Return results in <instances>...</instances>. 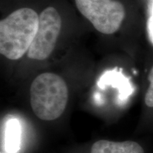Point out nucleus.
Masks as SVG:
<instances>
[{
	"label": "nucleus",
	"instance_id": "obj_1",
	"mask_svg": "<svg viewBox=\"0 0 153 153\" xmlns=\"http://www.w3.org/2000/svg\"><path fill=\"white\" fill-rule=\"evenodd\" d=\"M39 15L30 8L13 11L0 22V53L7 59L22 58L36 35Z\"/></svg>",
	"mask_w": 153,
	"mask_h": 153
},
{
	"label": "nucleus",
	"instance_id": "obj_2",
	"mask_svg": "<svg viewBox=\"0 0 153 153\" xmlns=\"http://www.w3.org/2000/svg\"><path fill=\"white\" fill-rule=\"evenodd\" d=\"M69 91L65 81L58 74L44 72L32 82L30 106L39 119L46 121L58 118L65 110Z\"/></svg>",
	"mask_w": 153,
	"mask_h": 153
},
{
	"label": "nucleus",
	"instance_id": "obj_3",
	"mask_svg": "<svg viewBox=\"0 0 153 153\" xmlns=\"http://www.w3.org/2000/svg\"><path fill=\"white\" fill-rule=\"evenodd\" d=\"M79 12L101 33L113 34L125 18L123 4L114 0H75Z\"/></svg>",
	"mask_w": 153,
	"mask_h": 153
},
{
	"label": "nucleus",
	"instance_id": "obj_4",
	"mask_svg": "<svg viewBox=\"0 0 153 153\" xmlns=\"http://www.w3.org/2000/svg\"><path fill=\"white\" fill-rule=\"evenodd\" d=\"M62 19L57 9L48 7L39 15V23L36 35L27 52L29 58L44 60L54 51L60 36Z\"/></svg>",
	"mask_w": 153,
	"mask_h": 153
},
{
	"label": "nucleus",
	"instance_id": "obj_5",
	"mask_svg": "<svg viewBox=\"0 0 153 153\" xmlns=\"http://www.w3.org/2000/svg\"><path fill=\"white\" fill-rule=\"evenodd\" d=\"M91 153H145L138 143L134 141L114 142L100 140L94 143L91 148Z\"/></svg>",
	"mask_w": 153,
	"mask_h": 153
},
{
	"label": "nucleus",
	"instance_id": "obj_6",
	"mask_svg": "<svg viewBox=\"0 0 153 153\" xmlns=\"http://www.w3.org/2000/svg\"><path fill=\"white\" fill-rule=\"evenodd\" d=\"M20 141V126L16 120L13 119L8 122L6 128V149L10 152H14L19 149Z\"/></svg>",
	"mask_w": 153,
	"mask_h": 153
},
{
	"label": "nucleus",
	"instance_id": "obj_7",
	"mask_svg": "<svg viewBox=\"0 0 153 153\" xmlns=\"http://www.w3.org/2000/svg\"><path fill=\"white\" fill-rule=\"evenodd\" d=\"M148 80L150 82V85L145 94V102L148 107H153V66L148 74Z\"/></svg>",
	"mask_w": 153,
	"mask_h": 153
},
{
	"label": "nucleus",
	"instance_id": "obj_8",
	"mask_svg": "<svg viewBox=\"0 0 153 153\" xmlns=\"http://www.w3.org/2000/svg\"><path fill=\"white\" fill-rule=\"evenodd\" d=\"M148 30L150 41L153 43V16L152 15L149 19L148 22Z\"/></svg>",
	"mask_w": 153,
	"mask_h": 153
},
{
	"label": "nucleus",
	"instance_id": "obj_9",
	"mask_svg": "<svg viewBox=\"0 0 153 153\" xmlns=\"http://www.w3.org/2000/svg\"><path fill=\"white\" fill-rule=\"evenodd\" d=\"M152 15L153 16V9H152Z\"/></svg>",
	"mask_w": 153,
	"mask_h": 153
},
{
	"label": "nucleus",
	"instance_id": "obj_10",
	"mask_svg": "<svg viewBox=\"0 0 153 153\" xmlns=\"http://www.w3.org/2000/svg\"><path fill=\"white\" fill-rule=\"evenodd\" d=\"M1 153H4V152H1Z\"/></svg>",
	"mask_w": 153,
	"mask_h": 153
}]
</instances>
